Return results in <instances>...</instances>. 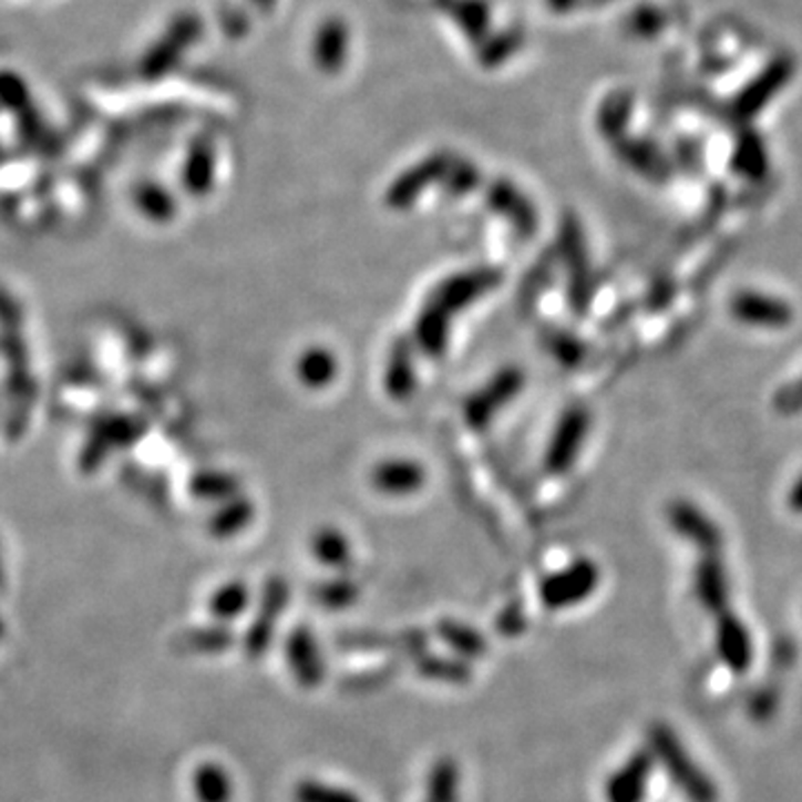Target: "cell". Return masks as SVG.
I'll return each instance as SVG.
<instances>
[{"label":"cell","instance_id":"cell-11","mask_svg":"<svg viewBox=\"0 0 802 802\" xmlns=\"http://www.w3.org/2000/svg\"><path fill=\"white\" fill-rule=\"evenodd\" d=\"M415 669L422 678L451 687H464L473 678V667L469 665V660H455L444 656H418Z\"/></svg>","mask_w":802,"mask_h":802},{"label":"cell","instance_id":"cell-10","mask_svg":"<svg viewBox=\"0 0 802 802\" xmlns=\"http://www.w3.org/2000/svg\"><path fill=\"white\" fill-rule=\"evenodd\" d=\"M189 784L196 802H233L235 795L233 778L219 762L198 764Z\"/></svg>","mask_w":802,"mask_h":802},{"label":"cell","instance_id":"cell-18","mask_svg":"<svg viewBox=\"0 0 802 802\" xmlns=\"http://www.w3.org/2000/svg\"><path fill=\"white\" fill-rule=\"evenodd\" d=\"M244 607H246V595L239 586L226 588L213 599V614L222 620L237 618L244 611Z\"/></svg>","mask_w":802,"mask_h":802},{"label":"cell","instance_id":"cell-17","mask_svg":"<svg viewBox=\"0 0 802 802\" xmlns=\"http://www.w3.org/2000/svg\"><path fill=\"white\" fill-rule=\"evenodd\" d=\"M235 642L233 634L226 629H206L194 631L185 640H181V649L189 654H222L230 649Z\"/></svg>","mask_w":802,"mask_h":802},{"label":"cell","instance_id":"cell-16","mask_svg":"<svg viewBox=\"0 0 802 802\" xmlns=\"http://www.w3.org/2000/svg\"><path fill=\"white\" fill-rule=\"evenodd\" d=\"M399 671V665H383L377 669H368V671H359V674H348L341 680V691L346 693H372L377 689H383Z\"/></svg>","mask_w":802,"mask_h":802},{"label":"cell","instance_id":"cell-4","mask_svg":"<svg viewBox=\"0 0 802 802\" xmlns=\"http://www.w3.org/2000/svg\"><path fill=\"white\" fill-rule=\"evenodd\" d=\"M656 758L651 749L636 751L609 780L605 786L607 802H645L649 791V780L654 773Z\"/></svg>","mask_w":802,"mask_h":802},{"label":"cell","instance_id":"cell-1","mask_svg":"<svg viewBox=\"0 0 802 802\" xmlns=\"http://www.w3.org/2000/svg\"><path fill=\"white\" fill-rule=\"evenodd\" d=\"M649 749L691 802H718L716 782L698 767V762H693L671 727L662 722L654 724L649 729Z\"/></svg>","mask_w":802,"mask_h":802},{"label":"cell","instance_id":"cell-12","mask_svg":"<svg viewBox=\"0 0 802 802\" xmlns=\"http://www.w3.org/2000/svg\"><path fill=\"white\" fill-rule=\"evenodd\" d=\"M426 802H457L460 798V769L455 760L442 758L433 764L426 784Z\"/></svg>","mask_w":802,"mask_h":802},{"label":"cell","instance_id":"cell-9","mask_svg":"<svg viewBox=\"0 0 802 802\" xmlns=\"http://www.w3.org/2000/svg\"><path fill=\"white\" fill-rule=\"evenodd\" d=\"M343 651H401L409 656H422L426 649V636L422 631H407L401 636L381 634H346L337 640Z\"/></svg>","mask_w":802,"mask_h":802},{"label":"cell","instance_id":"cell-2","mask_svg":"<svg viewBox=\"0 0 802 802\" xmlns=\"http://www.w3.org/2000/svg\"><path fill=\"white\" fill-rule=\"evenodd\" d=\"M731 315L751 328H769V330H780L786 328L793 321V308L771 295H762V292H738L731 299L729 306Z\"/></svg>","mask_w":802,"mask_h":802},{"label":"cell","instance_id":"cell-3","mask_svg":"<svg viewBox=\"0 0 802 802\" xmlns=\"http://www.w3.org/2000/svg\"><path fill=\"white\" fill-rule=\"evenodd\" d=\"M669 524L680 537L696 544L705 555H716L722 548L724 537L720 526L691 502L671 504Z\"/></svg>","mask_w":802,"mask_h":802},{"label":"cell","instance_id":"cell-20","mask_svg":"<svg viewBox=\"0 0 802 802\" xmlns=\"http://www.w3.org/2000/svg\"><path fill=\"white\" fill-rule=\"evenodd\" d=\"M789 508L802 513V475L795 480V484L789 491Z\"/></svg>","mask_w":802,"mask_h":802},{"label":"cell","instance_id":"cell-13","mask_svg":"<svg viewBox=\"0 0 802 802\" xmlns=\"http://www.w3.org/2000/svg\"><path fill=\"white\" fill-rule=\"evenodd\" d=\"M279 605H281V597L277 593V597L270 602L264 616L248 629L246 640H244V651L250 660H259L270 649L273 636H275V614H277Z\"/></svg>","mask_w":802,"mask_h":802},{"label":"cell","instance_id":"cell-5","mask_svg":"<svg viewBox=\"0 0 802 802\" xmlns=\"http://www.w3.org/2000/svg\"><path fill=\"white\" fill-rule=\"evenodd\" d=\"M597 586V568L590 562H579L562 575L551 577L544 584L542 597L551 609H564L588 597Z\"/></svg>","mask_w":802,"mask_h":802},{"label":"cell","instance_id":"cell-14","mask_svg":"<svg viewBox=\"0 0 802 802\" xmlns=\"http://www.w3.org/2000/svg\"><path fill=\"white\" fill-rule=\"evenodd\" d=\"M440 636L464 660H475V658H482L486 654L484 638L477 631L469 629V627H462V625H455V623H442L440 625Z\"/></svg>","mask_w":802,"mask_h":802},{"label":"cell","instance_id":"cell-6","mask_svg":"<svg viewBox=\"0 0 802 802\" xmlns=\"http://www.w3.org/2000/svg\"><path fill=\"white\" fill-rule=\"evenodd\" d=\"M288 667L304 689H317L326 680V662L317 647L315 636L308 629H297L286 645Z\"/></svg>","mask_w":802,"mask_h":802},{"label":"cell","instance_id":"cell-7","mask_svg":"<svg viewBox=\"0 0 802 802\" xmlns=\"http://www.w3.org/2000/svg\"><path fill=\"white\" fill-rule=\"evenodd\" d=\"M716 647H718L722 662L733 674L749 671V667L753 662V645H751L749 629L744 627V623L738 616H733L729 611L718 616Z\"/></svg>","mask_w":802,"mask_h":802},{"label":"cell","instance_id":"cell-19","mask_svg":"<svg viewBox=\"0 0 802 802\" xmlns=\"http://www.w3.org/2000/svg\"><path fill=\"white\" fill-rule=\"evenodd\" d=\"M773 407L780 415H795L802 411V379L786 383L773 397Z\"/></svg>","mask_w":802,"mask_h":802},{"label":"cell","instance_id":"cell-8","mask_svg":"<svg viewBox=\"0 0 802 802\" xmlns=\"http://www.w3.org/2000/svg\"><path fill=\"white\" fill-rule=\"evenodd\" d=\"M693 586H696V597L700 599V605L709 614L720 616V614L727 611L729 588H727L724 566L718 559V555H705L698 562L696 575H693Z\"/></svg>","mask_w":802,"mask_h":802},{"label":"cell","instance_id":"cell-15","mask_svg":"<svg viewBox=\"0 0 802 802\" xmlns=\"http://www.w3.org/2000/svg\"><path fill=\"white\" fill-rule=\"evenodd\" d=\"M295 802H361V798L348 789L308 778L295 786Z\"/></svg>","mask_w":802,"mask_h":802}]
</instances>
